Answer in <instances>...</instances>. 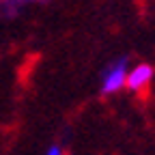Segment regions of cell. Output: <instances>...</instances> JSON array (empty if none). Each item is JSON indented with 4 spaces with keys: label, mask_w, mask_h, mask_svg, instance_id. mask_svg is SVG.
I'll use <instances>...</instances> for the list:
<instances>
[{
    "label": "cell",
    "mask_w": 155,
    "mask_h": 155,
    "mask_svg": "<svg viewBox=\"0 0 155 155\" xmlns=\"http://www.w3.org/2000/svg\"><path fill=\"white\" fill-rule=\"evenodd\" d=\"M0 15H2V0H0Z\"/></svg>",
    "instance_id": "5b68a950"
},
{
    "label": "cell",
    "mask_w": 155,
    "mask_h": 155,
    "mask_svg": "<svg viewBox=\"0 0 155 155\" xmlns=\"http://www.w3.org/2000/svg\"><path fill=\"white\" fill-rule=\"evenodd\" d=\"M151 80H153V67L147 65V63H140V65H136L134 69H127L125 86H127L131 93H138V91H142Z\"/></svg>",
    "instance_id": "7a4b0ae2"
},
{
    "label": "cell",
    "mask_w": 155,
    "mask_h": 155,
    "mask_svg": "<svg viewBox=\"0 0 155 155\" xmlns=\"http://www.w3.org/2000/svg\"><path fill=\"white\" fill-rule=\"evenodd\" d=\"M30 2H48V0H2V15L5 17H15Z\"/></svg>",
    "instance_id": "3957f363"
},
{
    "label": "cell",
    "mask_w": 155,
    "mask_h": 155,
    "mask_svg": "<svg viewBox=\"0 0 155 155\" xmlns=\"http://www.w3.org/2000/svg\"><path fill=\"white\" fill-rule=\"evenodd\" d=\"M127 80V58H116L104 69L101 75V93L104 95H114L125 86Z\"/></svg>",
    "instance_id": "6da1fadb"
},
{
    "label": "cell",
    "mask_w": 155,
    "mask_h": 155,
    "mask_svg": "<svg viewBox=\"0 0 155 155\" xmlns=\"http://www.w3.org/2000/svg\"><path fill=\"white\" fill-rule=\"evenodd\" d=\"M45 155H67V153H65V149H63V147H58V144H52V147L45 151Z\"/></svg>",
    "instance_id": "277c9868"
}]
</instances>
